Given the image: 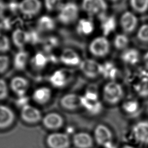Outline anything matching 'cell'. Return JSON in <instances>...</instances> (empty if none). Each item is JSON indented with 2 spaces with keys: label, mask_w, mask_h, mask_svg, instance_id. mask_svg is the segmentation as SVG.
Returning <instances> with one entry per match:
<instances>
[{
  "label": "cell",
  "mask_w": 148,
  "mask_h": 148,
  "mask_svg": "<svg viewBox=\"0 0 148 148\" xmlns=\"http://www.w3.org/2000/svg\"><path fill=\"white\" fill-rule=\"evenodd\" d=\"M110 1H112V2H116V1H117L118 0H110Z\"/></svg>",
  "instance_id": "cell-43"
},
{
  "label": "cell",
  "mask_w": 148,
  "mask_h": 148,
  "mask_svg": "<svg viewBox=\"0 0 148 148\" xmlns=\"http://www.w3.org/2000/svg\"><path fill=\"white\" fill-rule=\"evenodd\" d=\"M61 62L66 66H79L82 60L79 55L73 50L66 49L60 55Z\"/></svg>",
  "instance_id": "cell-17"
},
{
  "label": "cell",
  "mask_w": 148,
  "mask_h": 148,
  "mask_svg": "<svg viewBox=\"0 0 148 148\" xmlns=\"http://www.w3.org/2000/svg\"><path fill=\"white\" fill-rule=\"evenodd\" d=\"M101 96L105 103L110 106L116 105L120 103L124 98V88L116 80L108 81L102 87Z\"/></svg>",
  "instance_id": "cell-1"
},
{
  "label": "cell",
  "mask_w": 148,
  "mask_h": 148,
  "mask_svg": "<svg viewBox=\"0 0 148 148\" xmlns=\"http://www.w3.org/2000/svg\"><path fill=\"white\" fill-rule=\"evenodd\" d=\"M82 8L90 16H102L105 14L108 5L105 0H83Z\"/></svg>",
  "instance_id": "cell-7"
},
{
  "label": "cell",
  "mask_w": 148,
  "mask_h": 148,
  "mask_svg": "<svg viewBox=\"0 0 148 148\" xmlns=\"http://www.w3.org/2000/svg\"><path fill=\"white\" fill-rule=\"evenodd\" d=\"M79 8L76 3L68 2L63 3L58 10V19L63 24L68 25L74 23L78 18Z\"/></svg>",
  "instance_id": "cell-4"
},
{
  "label": "cell",
  "mask_w": 148,
  "mask_h": 148,
  "mask_svg": "<svg viewBox=\"0 0 148 148\" xmlns=\"http://www.w3.org/2000/svg\"><path fill=\"white\" fill-rule=\"evenodd\" d=\"M12 90L18 97L24 96L26 93L29 84L28 80L22 76H15L10 82Z\"/></svg>",
  "instance_id": "cell-18"
},
{
  "label": "cell",
  "mask_w": 148,
  "mask_h": 148,
  "mask_svg": "<svg viewBox=\"0 0 148 148\" xmlns=\"http://www.w3.org/2000/svg\"><path fill=\"white\" fill-rule=\"evenodd\" d=\"M20 114L23 121L30 124L36 123L42 119L40 111L35 107L28 104L21 108Z\"/></svg>",
  "instance_id": "cell-14"
},
{
  "label": "cell",
  "mask_w": 148,
  "mask_h": 148,
  "mask_svg": "<svg viewBox=\"0 0 148 148\" xmlns=\"http://www.w3.org/2000/svg\"><path fill=\"white\" fill-rule=\"evenodd\" d=\"M102 19L101 21V28L105 35H108L113 32L116 28V20L112 17H105L104 15L101 16Z\"/></svg>",
  "instance_id": "cell-29"
},
{
  "label": "cell",
  "mask_w": 148,
  "mask_h": 148,
  "mask_svg": "<svg viewBox=\"0 0 148 148\" xmlns=\"http://www.w3.org/2000/svg\"><path fill=\"white\" fill-rule=\"evenodd\" d=\"M94 29L93 22L89 18H81L76 25L77 32L82 35H89Z\"/></svg>",
  "instance_id": "cell-25"
},
{
  "label": "cell",
  "mask_w": 148,
  "mask_h": 148,
  "mask_svg": "<svg viewBox=\"0 0 148 148\" xmlns=\"http://www.w3.org/2000/svg\"><path fill=\"white\" fill-rule=\"evenodd\" d=\"M28 60V54L24 50H20L14 56L13 64L14 68L17 70L24 69Z\"/></svg>",
  "instance_id": "cell-28"
},
{
  "label": "cell",
  "mask_w": 148,
  "mask_h": 148,
  "mask_svg": "<svg viewBox=\"0 0 148 148\" xmlns=\"http://www.w3.org/2000/svg\"><path fill=\"white\" fill-rule=\"evenodd\" d=\"M28 42L31 43L32 44H35L39 42L40 37L37 31H32L29 32H28Z\"/></svg>",
  "instance_id": "cell-38"
},
{
  "label": "cell",
  "mask_w": 148,
  "mask_h": 148,
  "mask_svg": "<svg viewBox=\"0 0 148 148\" xmlns=\"http://www.w3.org/2000/svg\"><path fill=\"white\" fill-rule=\"evenodd\" d=\"M14 114L9 107L0 105V129L10 127L14 122Z\"/></svg>",
  "instance_id": "cell-19"
},
{
  "label": "cell",
  "mask_w": 148,
  "mask_h": 148,
  "mask_svg": "<svg viewBox=\"0 0 148 148\" xmlns=\"http://www.w3.org/2000/svg\"><path fill=\"white\" fill-rule=\"evenodd\" d=\"M5 10H6L5 4L3 2L0 1V19L3 17Z\"/></svg>",
  "instance_id": "cell-40"
},
{
  "label": "cell",
  "mask_w": 148,
  "mask_h": 148,
  "mask_svg": "<svg viewBox=\"0 0 148 148\" xmlns=\"http://www.w3.org/2000/svg\"><path fill=\"white\" fill-rule=\"evenodd\" d=\"M10 40L6 35L0 34V52H6L10 49Z\"/></svg>",
  "instance_id": "cell-35"
},
{
  "label": "cell",
  "mask_w": 148,
  "mask_h": 148,
  "mask_svg": "<svg viewBox=\"0 0 148 148\" xmlns=\"http://www.w3.org/2000/svg\"><path fill=\"white\" fill-rule=\"evenodd\" d=\"M55 27V21L52 17L47 15L41 16L37 21V29L40 32L51 31Z\"/></svg>",
  "instance_id": "cell-24"
},
{
  "label": "cell",
  "mask_w": 148,
  "mask_h": 148,
  "mask_svg": "<svg viewBox=\"0 0 148 148\" xmlns=\"http://www.w3.org/2000/svg\"><path fill=\"white\" fill-rule=\"evenodd\" d=\"M46 143L50 148H69L72 142L67 134L56 132L47 136Z\"/></svg>",
  "instance_id": "cell-8"
},
{
  "label": "cell",
  "mask_w": 148,
  "mask_h": 148,
  "mask_svg": "<svg viewBox=\"0 0 148 148\" xmlns=\"http://www.w3.org/2000/svg\"><path fill=\"white\" fill-rule=\"evenodd\" d=\"M9 65V58L5 55H0V73L6 71Z\"/></svg>",
  "instance_id": "cell-36"
},
{
  "label": "cell",
  "mask_w": 148,
  "mask_h": 148,
  "mask_svg": "<svg viewBox=\"0 0 148 148\" xmlns=\"http://www.w3.org/2000/svg\"><path fill=\"white\" fill-rule=\"evenodd\" d=\"M121 60L127 65H135L140 60V54L138 50L134 48L124 50L121 54Z\"/></svg>",
  "instance_id": "cell-22"
},
{
  "label": "cell",
  "mask_w": 148,
  "mask_h": 148,
  "mask_svg": "<svg viewBox=\"0 0 148 148\" xmlns=\"http://www.w3.org/2000/svg\"><path fill=\"white\" fill-rule=\"evenodd\" d=\"M132 137L138 143L148 145V121L141 120L136 123L131 130Z\"/></svg>",
  "instance_id": "cell-9"
},
{
  "label": "cell",
  "mask_w": 148,
  "mask_h": 148,
  "mask_svg": "<svg viewBox=\"0 0 148 148\" xmlns=\"http://www.w3.org/2000/svg\"><path fill=\"white\" fill-rule=\"evenodd\" d=\"M92 136L95 143L102 147L106 148L113 144V132L110 128L104 124L99 123L95 126Z\"/></svg>",
  "instance_id": "cell-3"
},
{
  "label": "cell",
  "mask_w": 148,
  "mask_h": 148,
  "mask_svg": "<svg viewBox=\"0 0 148 148\" xmlns=\"http://www.w3.org/2000/svg\"><path fill=\"white\" fill-rule=\"evenodd\" d=\"M143 61L145 66L147 69H148V51H147L143 56Z\"/></svg>",
  "instance_id": "cell-41"
},
{
  "label": "cell",
  "mask_w": 148,
  "mask_h": 148,
  "mask_svg": "<svg viewBox=\"0 0 148 148\" xmlns=\"http://www.w3.org/2000/svg\"><path fill=\"white\" fill-rule=\"evenodd\" d=\"M44 126L51 130H57L61 128L64 120L61 115L56 112H51L46 114L42 120Z\"/></svg>",
  "instance_id": "cell-15"
},
{
  "label": "cell",
  "mask_w": 148,
  "mask_h": 148,
  "mask_svg": "<svg viewBox=\"0 0 148 148\" xmlns=\"http://www.w3.org/2000/svg\"><path fill=\"white\" fill-rule=\"evenodd\" d=\"M62 0H44V4L46 9L49 11L59 10L62 6Z\"/></svg>",
  "instance_id": "cell-33"
},
{
  "label": "cell",
  "mask_w": 148,
  "mask_h": 148,
  "mask_svg": "<svg viewBox=\"0 0 148 148\" xmlns=\"http://www.w3.org/2000/svg\"><path fill=\"white\" fill-rule=\"evenodd\" d=\"M82 108L92 116L99 114L103 110V104L95 89L89 88L81 95Z\"/></svg>",
  "instance_id": "cell-2"
},
{
  "label": "cell",
  "mask_w": 148,
  "mask_h": 148,
  "mask_svg": "<svg viewBox=\"0 0 148 148\" xmlns=\"http://www.w3.org/2000/svg\"><path fill=\"white\" fill-rule=\"evenodd\" d=\"M60 105L63 109L69 111L81 109V95L73 92L67 93L61 98Z\"/></svg>",
  "instance_id": "cell-11"
},
{
  "label": "cell",
  "mask_w": 148,
  "mask_h": 148,
  "mask_svg": "<svg viewBox=\"0 0 148 148\" xmlns=\"http://www.w3.org/2000/svg\"><path fill=\"white\" fill-rule=\"evenodd\" d=\"M110 49V42L104 36H99L94 38L89 45L90 53L94 57L103 58L106 56Z\"/></svg>",
  "instance_id": "cell-5"
},
{
  "label": "cell",
  "mask_w": 148,
  "mask_h": 148,
  "mask_svg": "<svg viewBox=\"0 0 148 148\" xmlns=\"http://www.w3.org/2000/svg\"><path fill=\"white\" fill-rule=\"evenodd\" d=\"M120 148H135L134 146L131 145H128V144H125L123 145Z\"/></svg>",
  "instance_id": "cell-42"
},
{
  "label": "cell",
  "mask_w": 148,
  "mask_h": 148,
  "mask_svg": "<svg viewBox=\"0 0 148 148\" xmlns=\"http://www.w3.org/2000/svg\"><path fill=\"white\" fill-rule=\"evenodd\" d=\"M79 69L82 73L87 78L95 79L101 75L102 64L91 58L82 60Z\"/></svg>",
  "instance_id": "cell-6"
},
{
  "label": "cell",
  "mask_w": 148,
  "mask_h": 148,
  "mask_svg": "<svg viewBox=\"0 0 148 148\" xmlns=\"http://www.w3.org/2000/svg\"><path fill=\"white\" fill-rule=\"evenodd\" d=\"M12 40L16 47L21 49L28 43V32L20 28H17L12 33Z\"/></svg>",
  "instance_id": "cell-23"
},
{
  "label": "cell",
  "mask_w": 148,
  "mask_h": 148,
  "mask_svg": "<svg viewBox=\"0 0 148 148\" xmlns=\"http://www.w3.org/2000/svg\"><path fill=\"white\" fill-rule=\"evenodd\" d=\"M129 44L128 36L123 34H117L115 36L113 40V45L116 49L118 50H125Z\"/></svg>",
  "instance_id": "cell-30"
},
{
  "label": "cell",
  "mask_w": 148,
  "mask_h": 148,
  "mask_svg": "<svg viewBox=\"0 0 148 148\" xmlns=\"http://www.w3.org/2000/svg\"><path fill=\"white\" fill-rule=\"evenodd\" d=\"M68 74L62 70L54 71L49 77V82L56 88H61L65 87L70 81Z\"/></svg>",
  "instance_id": "cell-16"
},
{
  "label": "cell",
  "mask_w": 148,
  "mask_h": 148,
  "mask_svg": "<svg viewBox=\"0 0 148 148\" xmlns=\"http://www.w3.org/2000/svg\"><path fill=\"white\" fill-rule=\"evenodd\" d=\"M137 37L140 41L148 42V24L140 27L137 32Z\"/></svg>",
  "instance_id": "cell-34"
},
{
  "label": "cell",
  "mask_w": 148,
  "mask_h": 148,
  "mask_svg": "<svg viewBox=\"0 0 148 148\" xmlns=\"http://www.w3.org/2000/svg\"><path fill=\"white\" fill-rule=\"evenodd\" d=\"M28 102V98L25 97V95H24V96L18 97V99L17 100L16 103L18 105V106H19L21 108H23L25 105H28L27 103Z\"/></svg>",
  "instance_id": "cell-39"
},
{
  "label": "cell",
  "mask_w": 148,
  "mask_h": 148,
  "mask_svg": "<svg viewBox=\"0 0 148 148\" xmlns=\"http://www.w3.org/2000/svg\"><path fill=\"white\" fill-rule=\"evenodd\" d=\"M71 142L75 148H92L95 143L92 135L83 131L75 132L72 137Z\"/></svg>",
  "instance_id": "cell-10"
},
{
  "label": "cell",
  "mask_w": 148,
  "mask_h": 148,
  "mask_svg": "<svg viewBox=\"0 0 148 148\" xmlns=\"http://www.w3.org/2000/svg\"><path fill=\"white\" fill-rule=\"evenodd\" d=\"M135 94L142 98H148V75L141 76L133 84Z\"/></svg>",
  "instance_id": "cell-21"
},
{
  "label": "cell",
  "mask_w": 148,
  "mask_h": 148,
  "mask_svg": "<svg viewBox=\"0 0 148 148\" xmlns=\"http://www.w3.org/2000/svg\"><path fill=\"white\" fill-rule=\"evenodd\" d=\"M138 18L131 12H125L120 19V24L123 31L125 33H132L138 25Z\"/></svg>",
  "instance_id": "cell-13"
},
{
  "label": "cell",
  "mask_w": 148,
  "mask_h": 148,
  "mask_svg": "<svg viewBox=\"0 0 148 148\" xmlns=\"http://www.w3.org/2000/svg\"><path fill=\"white\" fill-rule=\"evenodd\" d=\"M42 8L40 0H22L18 5V10L24 16L32 17L38 14Z\"/></svg>",
  "instance_id": "cell-12"
},
{
  "label": "cell",
  "mask_w": 148,
  "mask_h": 148,
  "mask_svg": "<svg viewBox=\"0 0 148 148\" xmlns=\"http://www.w3.org/2000/svg\"><path fill=\"white\" fill-rule=\"evenodd\" d=\"M33 65L37 68H42L46 66L47 62V59L43 53H38L35 55L32 60Z\"/></svg>",
  "instance_id": "cell-32"
},
{
  "label": "cell",
  "mask_w": 148,
  "mask_h": 148,
  "mask_svg": "<svg viewBox=\"0 0 148 148\" xmlns=\"http://www.w3.org/2000/svg\"><path fill=\"white\" fill-rule=\"evenodd\" d=\"M130 5L136 12L143 13L148 9V0H130Z\"/></svg>",
  "instance_id": "cell-31"
},
{
  "label": "cell",
  "mask_w": 148,
  "mask_h": 148,
  "mask_svg": "<svg viewBox=\"0 0 148 148\" xmlns=\"http://www.w3.org/2000/svg\"><path fill=\"white\" fill-rule=\"evenodd\" d=\"M118 73L117 67L111 62L108 61L102 64L101 76L108 81L115 80Z\"/></svg>",
  "instance_id": "cell-27"
},
{
  "label": "cell",
  "mask_w": 148,
  "mask_h": 148,
  "mask_svg": "<svg viewBox=\"0 0 148 148\" xmlns=\"http://www.w3.org/2000/svg\"><path fill=\"white\" fill-rule=\"evenodd\" d=\"M8 95V88L6 82L0 79V100L5 99Z\"/></svg>",
  "instance_id": "cell-37"
},
{
  "label": "cell",
  "mask_w": 148,
  "mask_h": 148,
  "mask_svg": "<svg viewBox=\"0 0 148 148\" xmlns=\"http://www.w3.org/2000/svg\"><path fill=\"white\" fill-rule=\"evenodd\" d=\"M139 102L134 98H129L124 101L121 104V109L123 112L128 115H133L140 109Z\"/></svg>",
  "instance_id": "cell-26"
},
{
  "label": "cell",
  "mask_w": 148,
  "mask_h": 148,
  "mask_svg": "<svg viewBox=\"0 0 148 148\" xmlns=\"http://www.w3.org/2000/svg\"><path fill=\"white\" fill-rule=\"evenodd\" d=\"M51 91L47 87H40L34 90L32 99L37 103L43 105L47 103L51 99Z\"/></svg>",
  "instance_id": "cell-20"
}]
</instances>
